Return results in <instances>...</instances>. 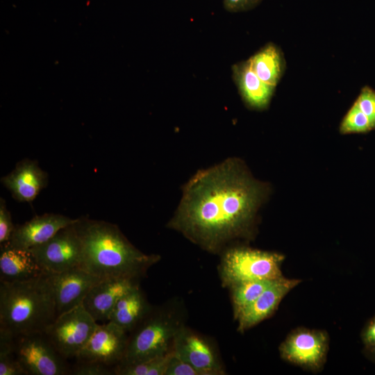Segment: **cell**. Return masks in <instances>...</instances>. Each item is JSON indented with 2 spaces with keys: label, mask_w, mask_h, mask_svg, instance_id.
<instances>
[{
  "label": "cell",
  "mask_w": 375,
  "mask_h": 375,
  "mask_svg": "<svg viewBox=\"0 0 375 375\" xmlns=\"http://www.w3.org/2000/svg\"><path fill=\"white\" fill-rule=\"evenodd\" d=\"M269 190L242 160L228 158L197 171L183 185L167 226L204 250L223 252L237 240L253 236L258 210Z\"/></svg>",
  "instance_id": "6da1fadb"
},
{
  "label": "cell",
  "mask_w": 375,
  "mask_h": 375,
  "mask_svg": "<svg viewBox=\"0 0 375 375\" xmlns=\"http://www.w3.org/2000/svg\"><path fill=\"white\" fill-rule=\"evenodd\" d=\"M75 224L82 246L80 267L94 276L139 280L160 260L135 247L115 224L86 217Z\"/></svg>",
  "instance_id": "7a4b0ae2"
},
{
  "label": "cell",
  "mask_w": 375,
  "mask_h": 375,
  "mask_svg": "<svg viewBox=\"0 0 375 375\" xmlns=\"http://www.w3.org/2000/svg\"><path fill=\"white\" fill-rule=\"evenodd\" d=\"M57 317L45 274L35 278L0 281V329L12 335L44 332Z\"/></svg>",
  "instance_id": "3957f363"
},
{
  "label": "cell",
  "mask_w": 375,
  "mask_h": 375,
  "mask_svg": "<svg viewBox=\"0 0 375 375\" xmlns=\"http://www.w3.org/2000/svg\"><path fill=\"white\" fill-rule=\"evenodd\" d=\"M222 253L219 275L224 287L244 281L283 277L281 267L285 256L281 253L243 246H231Z\"/></svg>",
  "instance_id": "277c9868"
},
{
  "label": "cell",
  "mask_w": 375,
  "mask_h": 375,
  "mask_svg": "<svg viewBox=\"0 0 375 375\" xmlns=\"http://www.w3.org/2000/svg\"><path fill=\"white\" fill-rule=\"evenodd\" d=\"M182 326L165 312H150L132 331L120 363L146 361L172 351L174 338Z\"/></svg>",
  "instance_id": "5b68a950"
},
{
  "label": "cell",
  "mask_w": 375,
  "mask_h": 375,
  "mask_svg": "<svg viewBox=\"0 0 375 375\" xmlns=\"http://www.w3.org/2000/svg\"><path fill=\"white\" fill-rule=\"evenodd\" d=\"M12 349L26 375L71 374L67 360L44 332L12 335Z\"/></svg>",
  "instance_id": "8992f818"
},
{
  "label": "cell",
  "mask_w": 375,
  "mask_h": 375,
  "mask_svg": "<svg viewBox=\"0 0 375 375\" xmlns=\"http://www.w3.org/2000/svg\"><path fill=\"white\" fill-rule=\"evenodd\" d=\"M97 325L81 304L58 316L44 333L56 351L67 360L76 357Z\"/></svg>",
  "instance_id": "52a82bcc"
},
{
  "label": "cell",
  "mask_w": 375,
  "mask_h": 375,
  "mask_svg": "<svg viewBox=\"0 0 375 375\" xmlns=\"http://www.w3.org/2000/svg\"><path fill=\"white\" fill-rule=\"evenodd\" d=\"M329 338L322 330L297 328L281 343L278 350L283 360L304 369L320 371L326 360Z\"/></svg>",
  "instance_id": "ba28073f"
},
{
  "label": "cell",
  "mask_w": 375,
  "mask_h": 375,
  "mask_svg": "<svg viewBox=\"0 0 375 375\" xmlns=\"http://www.w3.org/2000/svg\"><path fill=\"white\" fill-rule=\"evenodd\" d=\"M76 222L60 229L47 242L30 249L45 274L80 267L82 246Z\"/></svg>",
  "instance_id": "9c48e42d"
},
{
  "label": "cell",
  "mask_w": 375,
  "mask_h": 375,
  "mask_svg": "<svg viewBox=\"0 0 375 375\" xmlns=\"http://www.w3.org/2000/svg\"><path fill=\"white\" fill-rule=\"evenodd\" d=\"M128 340V333L108 321L98 324L92 336L75 359L79 362H94L115 367L122 362Z\"/></svg>",
  "instance_id": "30bf717a"
},
{
  "label": "cell",
  "mask_w": 375,
  "mask_h": 375,
  "mask_svg": "<svg viewBox=\"0 0 375 375\" xmlns=\"http://www.w3.org/2000/svg\"><path fill=\"white\" fill-rule=\"evenodd\" d=\"M45 276L55 300L57 317L82 304L90 290L103 279L80 267Z\"/></svg>",
  "instance_id": "8fae6325"
},
{
  "label": "cell",
  "mask_w": 375,
  "mask_h": 375,
  "mask_svg": "<svg viewBox=\"0 0 375 375\" xmlns=\"http://www.w3.org/2000/svg\"><path fill=\"white\" fill-rule=\"evenodd\" d=\"M174 353L193 367L199 375H220L225 372L212 346L203 338L181 326L174 341Z\"/></svg>",
  "instance_id": "7c38bea8"
},
{
  "label": "cell",
  "mask_w": 375,
  "mask_h": 375,
  "mask_svg": "<svg viewBox=\"0 0 375 375\" xmlns=\"http://www.w3.org/2000/svg\"><path fill=\"white\" fill-rule=\"evenodd\" d=\"M138 280L122 277L103 278L84 298L82 305L97 322H108L118 301L134 288Z\"/></svg>",
  "instance_id": "4fadbf2b"
},
{
  "label": "cell",
  "mask_w": 375,
  "mask_h": 375,
  "mask_svg": "<svg viewBox=\"0 0 375 375\" xmlns=\"http://www.w3.org/2000/svg\"><path fill=\"white\" fill-rule=\"evenodd\" d=\"M76 220L60 214L35 215L22 224L15 226L9 242L14 247L30 249L47 242L60 229Z\"/></svg>",
  "instance_id": "5bb4252c"
},
{
  "label": "cell",
  "mask_w": 375,
  "mask_h": 375,
  "mask_svg": "<svg viewBox=\"0 0 375 375\" xmlns=\"http://www.w3.org/2000/svg\"><path fill=\"white\" fill-rule=\"evenodd\" d=\"M301 282L284 276L275 280L236 317L238 331L243 333L271 316L285 295Z\"/></svg>",
  "instance_id": "9a60e30c"
},
{
  "label": "cell",
  "mask_w": 375,
  "mask_h": 375,
  "mask_svg": "<svg viewBox=\"0 0 375 375\" xmlns=\"http://www.w3.org/2000/svg\"><path fill=\"white\" fill-rule=\"evenodd\" d=\"M1 183L20 202H31L48 184V174L36 160L24 159L14 169L1 178Z\"/></svg>",
  "instance_id": "2e32d148"
},
{
  "label": "cell",
  "mask_w": 375,
  "mask_h": 375,
  "mask_svg": "<svg viewBox=\"0 0 375 375\" xmlns=\"http://www.w3.org/2000/svg\"><path fill=\"white\" fill-rule=\"evenodd\" d=\"M232 78L246 106L255 110L268 108L275 87L262 81L253 71L248 60L231 67Z\"/></svg>",
  "instance_id": "e0dca14e"
},
{
  "label": "cell",
  "mask_w": 375,
  "mask_h": 375,
  "mask_svg": "<svg viewBox=\"0 0 375 375\" xmlns=\"http://www.w3.org/2000/svg\"><path fill=\"white\" fill-rule=\"evenodd\" d=\"M45 274L30 249L0 244V281L14 282L35 278Z\"/></svg>",
  "instance_id": "ac0fdd59"
},
{
  "label": "cell",
  "mask_w": 375,
  "mask_h": 375,
  "mask_svg": "<svg viewBox=\"0 0 375 375\" xmlns=\"http://www.w3.org/2000/svg\"><path fill=\"white\" fill-rule=\"evenodd\" d=\"M150 312L147 301L137 287L118 301L108 321L128 333L134 330Z\"/></svg>",
  "instance_id": "d6986e66"
},
{
  "label": "cell",
  "mask_w": 375,
  "mask_h": 375,
  "mask_svg": "<svg viewBox=\"0 0 375 375\" xmlns=\"http://www.w3.org/2000/svg\"><path fill=\"white\" fill-rule=\"evenodd\" d=\"M256 75L265 83L276 87L283 74L284 61L279 49L268 43L248 59Z\"/></svg>",
  "instance_id": "ffe728a7"
},
{
  "label": "cell",
  "mask_w": 375,
  "mask_h": 375,
  "mask_svg": "<svg viewBox=\"0 0 375 375\" xmlns=\"http://www.w3.org/2000/svg\"><path fill=\"white\" fill-rule=\"evenodd\" d=\"M274 281H244L229 286L234 317L236 319L238 315L251 305Z\"/></svg>",
  "instance_id": "44dd1931"
},
{
  "label": "cell",
  "mask_w": 375,
  "mask_h": 375,
  "mask_svg": "<svg viewBox=\"0 0 375 375\" xmlns=\"http://www.w3.org/2000/svg\"><path fill=\"white\" fill-rule=\"evenodd\" d=\"M172 353L173 350L140 362L119 363L115 367V375H165Z\"/></svg>",
  "instance_id": "7402d4cb"
},
{
  "label": "cell",
  "mask_w": 375,
  "mask_h": 375,
  "mask_svg": "<svg viewBox=\"0 0 375 375\" xmlns=\"http://www.w3.org/2000/svg\"><path fill=\"white\" fill-rule=\"evenodd\" d=\"M0 375H26L12 349V335L0 329Z\"/></svg>",
  "instance_id": "603a6c76"
},
{
  "label": "cell",
  "mask_w": 375,
  "mask_h": 375,
  "mask_svg": "<svg viewBox=\"0 0 375 375\" xmlns=\"http://www.w3.org/2000/svg\"><path fill=\"white\" fill-rule=\"evenodd\" d=\"M373 130L370 120L355 102L343 117L339 128L342 134L365 133Z\"/></svg>",
  "instance_id": "cb8c5ba5"
},
{
  "label": "cell",
  "mask_w": 375,
  "mask_h": 375,
  "mask_svg": "<svg viewBox=\"0 0 375 375\" xmlns=\"http://www.w3.org/2000/svg\"><path fill=\"white\" fill-rule=\"evenodd\" d=\"M355 103L369 118L375 130V90L368 86H365L362 88Z\"/></svg>",
  "instance_id": "d4e9b609"
},
{
  "label": "cell",
  "mask_w": 375,
  "mask_h": 375,
  "mask_svg": "<svg viewBox=\"0 0 375 375\" xmlns=\"http://www.w3.org/2000/svg\"><path fill=\"white\" fill-rule=\"evenodd\" d=\"M74 375H115V367L94 362H79L72 367Z\"/></svg>",
  "instance_id": "484cf974"
},
{
  "label": "cell",
  "mask_w": 375,
  "mask_h": 375,
  "mask_svg": "<svg viewBox=\"0 0 375 375\" xmlns=\"http://www.w3.org/2000/svg\"><path fill=\"white\" fill-rule=\"evenodd\" d=\"M15 228L11 215L6 208V201L0 199V244L9 242Z\"/></svg>",
  "instance_id": "4316f807"
},
{
  "label": "cell",
  "mask_w": 375,
  "mask_h": 375,
  "mask_svg": "<svg viewBox=\"0 0 375 375\" xmlns=\"http://www.w3.org/2000/svg\"><path fill=\"white\" fill-rule=\"evenodd\" d=\"M165 375H199V374L193 367L173 351Z\"/></svg>",
  "instance_id": "83f0119b"
},
{
  "label": "cell",
  "mask_w": 375,
  "mask_h": 375,
  "mask_svg": "<svg viewBox=\"0 0 375 375\" xmlns=\"http://www.w3.org/2000/svg\"><path fill=\"white\" fill-rule=\"evenodd\" d=\"M262 0H223L224 8L230 12H240L255 8Z\"/></svg>",
  "instance_id": "f1b7e54d"
},
{
  "label": "cell",
  "mask_w": 375,
  "mask_h": 375,
  "mask_svg": "<svg viewBox=\"0 0 375 375\" xmlns=\"http://www.w3.org/2000/svg\"><path fill=\"white\" fill-rule=\"evenodd\" d=\"M360 337L364 347H375V315L367 322Z\"/></svg>",
  "instance_id": "f546056e"
},
{
  "label": "cell",
  "mask_w": 375,
  "mask_h": 375,
  "mask_svg": "<svg viewBox=\"0 0 375 375\" xmlns=\"http://www.w3.org/2000/svg\"><path fill=\"white\" fill-rule=\"evenodd\" d=\"M364 352L367 358L375 362V347H364Z\"/></svg>",
  "instance_id": "4dcf8cb0"
}]
</instances>
